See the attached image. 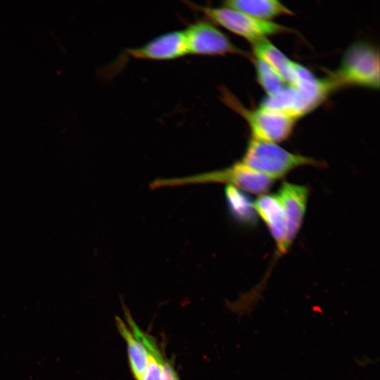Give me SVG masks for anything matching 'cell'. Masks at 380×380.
Returning <instances> with one entry per match:
<instances>
[{"label":"cell","instance_id":"6da1fadb","mask_svg":"<svg viewBox=\"0 0 380 380\" xmlns=\"http://www.w3.org/2000/svg\"><path fill=\"white\" fill-rule=\"evenodd\" d=\"M331 91L348 86L379 88V53L373 45L356 42L344 53L339 67L325 78Z\"/></svg>","mask_w":380,"mask_h":380},{"label":"cell","instance_id":"7a4b0ae2","mask_svg":"<svg viewBox=\"0 0 380 380\" xmlns=\"http://www.w3.org/2000/svg\"><path fill=\"white\" fill-rule=\"evenodd\" d=\"M250 169L275 180L304 165L323 166L310 157L293 153L275 143L250 139L241 160Z\"/></svg>","mask_w":380,"mask_h":380},{"label":"cell","instance_id":"3957f363","mask_svg":"<svg viewBox=\"0 0 380 380\" xmlns=\"http://www.w3.org/2000/svg\"><path fill=\"white\" fill-rule=\"evenodd\" d=\"M222 101L247 122L253 139L277 143L286 140L291 134L296 119L277 110L259 107L248 109L231 93L222 87Z\"/></svg>","mask_w":380,"mask_h":380},{"label":"cell","instance_id":"277c9868","mask_svg":"<svg viewBox=\"0 0 380 380\" xmlns=\"http://www.w3.org/2000/svg\"><path fill=\"white\" fill-rule=\"evenodd\" d=\"M192 9L201 12L205 19L240 36L251 44L267 37L291 30L274 22L259 20L237 10L227 7H210L187 2Z\"/></svg>","mask_w":380,"mask_h":380},{"label":"cell","instance_id":"5b68a950","mask_svg":"<svg viewBox=\"0 0 380 380\" xmlns=\"http://www.w3.org/2000/svg\"><path fill=\"white\" fill-rule=\"evenodd\" d=\"M274 181L239 161L227 168L204 174L182 178L156 179L151 184V187L208 182L226 183L244 191L262 195L270 189Z\"/></svg>","mask_w":380,"mask_h":380},{"label":"cell","instance_id":"8992f818","mask_svg":"<svg viewBox=\"0 0 380 380\" xmlns=\"http://www.w3.org/2000/svg\"><path fill=\"white\" fill-rule=\"evenodd\" d=\"M184 32L189 54L247 56L246 52L236 47L226 34L207 19L199 20L190 24Z\"/></svg>","mask_w":380,"mask_h":380},{"label":"cell","instance_id":"52a82bcc","mask_svg":"<svg viewBox=\"0 0 380 380\" xmlns=\"http://www.w3.org/2000/svg\"><path fill=\"white\" fill-rule=\"evenodd\" d=\"M132 58L153 61H169L183 57L188 53L184 30L163 34L145 44L125 51Z\"/></svg>","mask_w":380,"mask_h":380},{"label":"cell","instance_id":"ba28073f","mask_svg":"<svg viewBox=\"0 0 380 380\" xmlns=\"http://www.w3.org/2000/svg\"><path fill=\"white\" fill-rule=\"evenodd\" d=\"M253 205L258 216L265 222L276 244L274 259L286 253L291 245L287 241L284 210L277 195L262 194L253 202Z\"/></svg>","mask_w":380,"mask_h":380},{"label":"cell","instance_id":"9c48e42d","mask_svg":"<svg viewBox=\"0 0 380 380\" xmlns=\"http://www.w3.org/2000/svg\"><path fill=\"white\" fill-rule=\"evenodd\" d=\"M309 189L303 185L284 182L277 194L284 210L287 241L292 244L298 235L305 214Z\"/></svg>","mask_w":380,"mask_h":380},{"label":"cell","instance_id":"30bf717a","mask_svg":"<svg viewBox=\"0 0 380 380\" xmlns=\"http://www.w3.org/2000/svg\"><path fill=\"white\" fill-rule=\"evenodd\" d=\"M290 86L298 92L310 112L318 106L332 91L325 78L315 77L307 68L296 62L294 79Z\"/></svg>","mask_w":380,"mask_h":380},{"label":"cell","instance_id":"8fae6325","mask_svg":"<svg viewBox=\"0 0 380 380\" xmlns=\"http://www.w3.org/2000/svg\"><path fill=\"white\" fill-rule=\"evenodd\" d=\"M252 49L255 58L260 59L269 65L288 85L292 84L296 62L289 59L267 39L253 44Z\"/></svg>","mask_w":380,"mask_h":380},{"label":"cell","instance_id":"7c38bea8","mask_svg":"<svg viewBox=\"0 0 380 380\" xmlns=\"http://www.w3.org/2000/svg\"><path fill=\"white\" fill-rule=\"evenodd\" d=\"M227 210L232 218L239 225L254 227L258 224V215L253 201L244 191L227 185L224 190Z\"/></svg>","mask_w":380,"mask_h":380},{"label":"cell","instance_id":"4fadbf2b","mask_svg":"<svg viewBox=\"0 0 380 380\" xmlns=\"http://www.w3.org/2000/svg\"><path fill=\"white\" fill-rule=\"evenodd\" d=\"M224 6L241 11L259 20H268L293 12L277 0H230Z\"/></svg>","mask_w":380,"mask_h":380},{"label":"cell","instance_id":"5bb4252c","mask_svg":"<svg viewBox=\"0 0 380 380\" xmlns=\"http://www.w3.org/2000/svg\"><path fill=\"white\" fill-rule=\"evenodd\" d=\"M116 324L127 343L132 374L137 380H141L147 367L148 352L142 343L132 334L131 330L118 317L116 318Z\"/></svg>","mask_w":380,"mask_h":380},{"label":"cell","instance_id":"9a60e30c","mask_svg":"<svg viewBox=\"0 0 380 380\" xmlns=\"http://www.w3.org/2000/svg\"><path fill=\"white\" fill-rule=\"evenodd\" d=\"M254 65L257 82L267 96H273L288 85L273 68L262 60L255 58Z\"/></svg>","mask_w":380,"mask_h":380},{"label":"cell","instance_id":"2e32d148","mask_svg":"<svg viewBox=\"0 0 380 380\" xmlns=\"http://www.w3.org/2000/svg\"><path fill=\"white\" fill-rule=\"evenodd\" d=\"M148 354L147 367L141 380H163L161 365L165 359L160 353L157 355Z\"/></svg>","mask_w":380,"mask_h":380},{"label":"cell","instance_id":"e0dca14e","mask_svg":"<svg viewBox=\"0 0 380 380\" xmlns=\"http://www.w3.org/2000/svg\"><path fill=\"white\" fill-rule=\"evenodd\" d=\"M161 367L163 380H179L173 367L165 360H163Z\"/></svg>","mask_w":380,"mask_h":380}]
</instances>
